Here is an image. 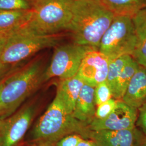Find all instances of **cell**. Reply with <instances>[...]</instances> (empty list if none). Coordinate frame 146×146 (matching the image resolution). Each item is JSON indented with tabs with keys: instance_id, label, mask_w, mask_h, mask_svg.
Instances as JSON below:
<instances>
[{
	"instance_id": "obj_1",
	"label": "cell",
	"mask_w": 146,
	"mask_h": 146,
	"mask_svg": "<svg viewBox=\"0 0 146 146\" xmlns=\"http://www.w3.org/2000/svg\"><path fill=\"white\" fill-rule=\"evenodd\" d=\"M114 16L100 0H74L68 31L73 42L99 50L101 40Z\"/></svg>"
},
{
	"instance_id": "obj_2",
	"label": "cell",
	"mask_w": 146,
	"mask_h": 146,
	"mask_svg": "<svg viewBox=\"0 0 146 146\" xmlns=\"http://www.w3.org/2000/svg\"><path fill=\"white\" fill-rule=\"evenodd\" d=\"M88 125L67 113L55 98L33 128L31 146H55L66 136L78 134L85 138Z\"/></svg>"
},
{
	"instance_id": "obj_3",
	"label": "cell",
	"mask_w": 146,
	"mask_h": 146,
	"mask_svg": "<svg viewBox=\"0 0 146 146\" xmlns=\"http://www.w3.org/2000/svg\"><path fill=\"white\" fill-rule=\"evenodd\" d=\"M41 60H34L3 81L0 94V120L17 111L21 104L45 82Z\"/></svg>"
},
{
	"instance_id": "obj_4",
	"label": "cell",
	"mask_w": 146,
	"mask_h": 146,
	"mask_svg": "<svg viewBox=\"0 0 146 146\" xmlns=\"http://www.w3.org/2000/svg\"><path fill=\"white\" fill-rule=\"evenodd\" d=\"M74 0H31L32 15L22 27L44 35L68 31L73 16Z\"/></svg>"
},
{
	"instance_id": "obj_5",
	"label": "cell",
	"mask_w": 146,
	"mask_h": 146,
	"mask_svg": "<svg viewBox=\"0 0 146 146\" xmlns=\"http://www.w3.org/2000/svg\"><path fill=\"white\" fill-rule=\"evenodd\" d=\"M62 39L60 34L40 35L21 28L8 35L0 61L9 66L20 62L44 49L57 46Z\"/></svg>"
},
{
	"instance_id": "obj_6",
	"label": "cell",
	"mask_w": 146,
	"mask_h": 146,
	"mask_svg": "<svg viewBox=\"0 0 146 146\" xmlns=\"http://www.w3.org/2000/svg\"><path fill=\"white\" fill-rule=\"evenodd\" d=\"M136 45L132 16L115 15L101 40L99 51L111 61L124 55L132 56Z\"/></svg>"
},
{
	"instance_id": "obj_7",
	"label": "cell",
	"mask_w": 146,
	"mask_h": 146,
	"mask_svg": "<svg viewBox=\"0 0 146 146\" xmlns=\"http://www.w3.org/2000/svg\"><path fill=\"white\" fill-rule=\"evenodd\" d=\"M93 48L74 42L55 47L50 63L44 73V81L53 78L64 80L75 76L84 58Z\"/></svg>"
},
{
	"instance_id": "obj_8",
	"label": "cell",
	"mask_w": 146,
	"mask_h": 146,
	"mask_svg": "<svg viewBox=\"0 0 146 146\" xmlns=\"http://www.w3.org/2000/svg\"><path fill=\"white\" fill-rule=\"evenodd\" d=\"M36 113L34 104L23 107L0 120V146H18L28 131Z\"/></svg>"
},
{
	"instance_id": "obj_9",
	"label": "cell",
	"mask_w": 146,
	"mask_h": 146,
	"mask_svg": "<svg viewBox=\"0 0 146 146\" xmlns=\"http://www.w3.org/2000/svg\"><path fill=\"white\" fill-rule=\"evenodd\" d=\"M138 109L117 100L114 110L103 119L95 117L88 126L90 131H121L136 127Z\"/></svg>"
},
{
	"instance_id": "obj_10",
	"label": "cell",
	"mask_w": 146,
	"mask_h": 146,
	"mask_svg": "<svg viewBox=\"0 0 146 146\" xmlns=\"http://www.w3.org/2000/svg\"><path fill=\"white\" fill-rule=\"evenodd\" d=\"M110 62L99 50L90 52L84 58L76 75L84 84L95 88L107 80Z\"/></svg>"
},
{
	"instance_id": "obj_11",
	"label": "cell",
	"mask_w": 146,
	"mask_h": 146,
	"mask_svg": "<svg viewBox=\"0 0 146 146\" xmlns=\"http://www.w3.org/2000/svg\"><path fill=\"white\" fill-rule=\"evenodd\" d=\"M145 135L137 127L121 131L89 129L84 139L94 140L99 146H139Z\"/></svg>"
},
{
	"instance_id": "obj_12",
	"label": "cell",
	"mask_w": 146,
	"mask_h": 146,
	"mask_svg": "<svg viewBox=\"0 0 146 146\" xmlns=\"http://www.w3.org/2000/svg\"><path fill=\"white\" fill-rule=\"evenodd\" d=\"M84 84V81L76 75L71 78L60 80L58 84L55 98L68 114H73Z\"/></svg>"
},
{
	"instance_id": "obj_13",
	"label": "cell",
	"mask_w": 146,
	"mask_h": 146,
	"mask_svg": "<svg viewBox=\"0 0 146 146\" xmlns=\"http://www.w3.org/2000/svg\"><path fill=\"white\" fill-rule=\"evenodd\" d=\"M122 100L139 109L146 104V68L139 66L131 79Z\"/></svg>"
},
{
	"instance_id": "obj_14",
	"label": "cell",
	"mask_w": 146,
	"mask_h": 146,
	"mask_svg": "<svg viewBox=\"0 0 146 146\" xmlns=\"http://www.w3.org/2000/svg\"><path fill=\"white\" fill-rule=\"evenodd\" d=\"M94 88L84 84L72 114L76 119L88 126L95 117L96 109L94 100Z\"/></svg>"
},
{
	"instance_id": "obj_15",
	"label": "cell",
	"mask_w": 146,
	"mask_h": 146,
	"mask_svg": "<svg viewBox=\"0 0 146 146\" xmlns=\"http://www.w3.org/2000/svg\"><path fill=\"white\" fill-rule=\"evenodd\" d=\"M135 29L136 45L132 57L137 63L146 68V8L132 16Z\"/></svg>"
},
{
	"instance_id": "obj_16",
	"label": "cell",
	"mask_w": 146,
	"mask_h": 146,
	"mask_svg": "<svg viewBox=\"0 0 146 146\" xmlns=\"http://www.w3.org/2000/svg\"><path fill=\"white\" fill-rule=\"evenodd\" d=\"M32 15L30 11H0V35H9L25 26Z\"/></svg>"
},
{
	"instance_id": "obj_17",
	"label": "cell",
	"mask_w": 146,
	"mask_h": 146,
	"mask_svg": "<svg viewBox=\"0 0 146 146\" xmlns=\"http://www.w3.org/2000/svg\"><path fill=\"white\" fill-rule=\"evenodd\" d=\"M115 15L133 16L146 8V0H100Z\"/></svg>"
},
{
	"instance_id": "obj_18",
	"label": "cell",
	"mask_w": 146,
	"mask_h": 146,
	"mask_svg": "<svg viewBox=\"0 0 146 146\" xmlns=\"http://www.w3.org/2000/svg\"><path fill=\"white\" fill-rule=\"evenodd\" d=\"M139 66L132 56L129 58L120 74L116 89L113 98L117 100H122L131 79L137 71Z\"/></svg>"
},
{
	"instance_id": "obj_19",
	"label": "cell",
	"mask_w": 146,
	"mask_h": 146,
	"mask_svg": "<svg viewBox=\"0 0 146 146\" xmlns=\"http://www.w3.org/2000/svg\"><path fill=\"white\" fill-rule=\"evenodd\" d=\"M131 56L130 55H124L111 60L110 62L106 80L110 85L113 96L115 93L120 74Z\"/></svg>"
},
{
	"instance_id": "obj_20",
	"label": "cell",
	"mask_w": 146,
	"mask_h": 146,
	"mask_svg": "<svg viewBox=\"0 0 146 146\" xmlns=\"http://www.w3.org/2000/svg\"><path fill=\"white\" fill-rule=\"evenodd\" d=\"M31 0H0V11H30Z\"/></svg>"
},
{
	"instance_id": "obj_21",
	"label": "cell",
	"mask_w": 146,
	"mask_h": 146,
	"mask_svg": "<svg viewBox=\"0 0 146 146\" xmlns=\"http://www.w3.org/2000/svg\"><path fill=\"white\" fill-rule=\"evenodd\" d=\"M113 98L111 90L107 80L98 84L94 88V100L96 106Z\"/></svg>"
},
{
	"instance_id": "obj_22",
	"label": "cell",
	"mask_w": 146,
	"mask_h": 146,
	"mask_svg": "<svg viewBox=\"0 0 146 146\" xmlns=\"http://www.w3.org/2000/svg\"><path fill=\"white\" fill-rule=\"evenodd\" d=\"M117 100L114 98L97 106L95 117L99 119H103L107 117L114 110Z\"/></svg>"
},
{
	"instance_id": "obj_23",
	"label": "cell",
	"mask_w": 146,
	"mask_h": 146,
	"mask_svg": "<svg viewBox=\"0 0 146 146\" xmlns=\"http://www.w3.org/2000/svg\"><path fill=\"white\" fill-rule=\"evenodd\" d=\"M84 138L78 134H73L64 137L56 143L55 146H77Z\"/></svg>"
},
{
	"instance_id": "obj_24",
	"label": "cell",
	"mask_w": 146,
	"mask_h": 146,
	"mask_svg": "<svg viewBox=\"0 0 146 146\" xmlns=\"http://www.w3.org/2000/svg\"><path fill=\"white\" fill-rule=\"evenodd\" d=\"M136 126L146 136V104L138 109Z\"/></svg>"
},
{
	"instance_id": "obj_25",
	"label": "cell",
	"mask_w": 146,
	"mask_h": 146,
	"mask_svg": "<svg viewBox=\"0 0 146 146\" xmlns=\"http://www.w3.org/2000/svg\"><path fill=\"white\" fill-rule=\"evenodd\" d=\"M77 146H99L93 140L89 139H83L78 143Z\"/></svg>"
},
{
	"instance_id": "obj_26",
	"label": "cell",
	"mask_w": 146,
	"mask_h": 146,
	"mask_svg": "<svg viewBox=\"0 0 146 146\" xmlns=\"http://www.w3.org/2000/svg\"><path fill=\"white\" fill-rule=\"evenodd\" d=\"M11 66L4 64L0 61V78L4 76V75L8 72Z\"/></svg>"
},
{
	"instance_id": "obj_27",
	"label": "cell",
	"mask_w": 146,
	"mask_h": 146,
	"mask_svg": "<svg viewBox=\"0 0 146 146\" xmlns=\"http://www.w3.org/2000/svg\"><path fill=\"white\" fill-rule=\"evenodd\" d=\"M8 38V35H0V57Z\"/></svg>"
},
{
	"instance_id": "obj_28",
	"label": "cell",
	"mask_w": 146,
	"mask_h": 146,
	"mask_svg": "<svg viewBox=\"0 0 146 146\" xmlns=\"http://www.w3.org/2000/svg\"><path fill=\"white\" fill-rule=\"evenodd\" d=\"M139 146H146V136H145Z\"/></svg>"
},
{
	"instance_id": "obj_29",
	"label": "cell",
	"mask_w": 146,
	"mask_h": 146,
	"mask_svg": "<svg viewBox=\"0 0 146 146\" xmlns=\"http://www.w3.org/2000/svg\"><path fill=\"white\" fill-rule=\"evenodd\" d=\"M2 85H3V81H0V94H1V89H2Z\"/></svg>"
}]
</instances>
